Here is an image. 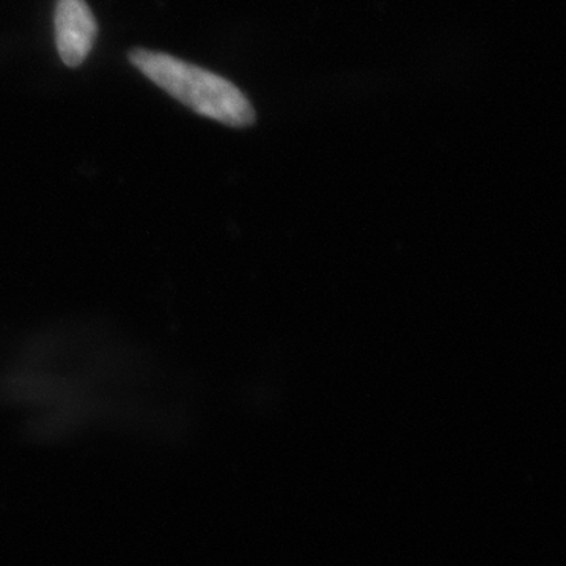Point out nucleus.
Masks as SVG:
<instances>
[{
  "instance_id": "nucleus-1",
  "label": "nucleus",
  "mask_w": 566,
  "mask_h": 566,
  "mask_svg": "<svg viewBox=\"0 0 566 566\" xmlns=\"http://www.w3.org/2000/svg\"><path fill=\"white\" fill-rule=\"evenodd\" d=\"M128 57L148 80L197 114L232 128H245L255 123V109L248 96L218 74L174 55L142 48H134Z\"/></svg>"
},
{
  "instance_id": "nucleus-2",
  "label": "nucleus",
  "mask_w": 566,
  "mask_h": 566,
  "mask_svg": "<svg viewBox=\"0 0 566 566\" xmlns=\"http://www.w3.org/2000/svg\"><path fill=\"white\" fill-rule=\"evenodd\" d=\"M55 44L62 62L77 69L91 54L98 22L85 0H57L54 14Z\"/></svg>"
}]
</instances>
